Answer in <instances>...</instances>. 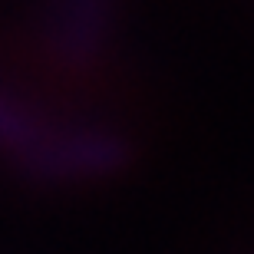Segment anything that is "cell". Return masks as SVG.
Segmentation results:
<instances>
[{
    "mask_svg": "<svg viewBox=\"0 0 254 254\" xmlns=\"http://www.w3.org/2000/svg\"><path fill=\"white\" fill-rule=\"evenodd\" d=\"M66 10H73V17H63L57 40L66 57H86L93 50V43L99 40L106 0H66Z\"/></svg>",
    "mask_w": 254,
    "mask_h": 254,
    "instance_id": "obj_2",
    "label": "cell"
},
{
    "mask_svg": "<svg viewBox=\"0 0 254 254\" xmlns=\"http://www.w3.org/2000/svg\"><path fill=\"white\" fill-rule=\"evenodd\" d=\"M43 139H47V135H43L37 119H33L13 96L0 93V145L13 149L20 155V162H23Z\"/></svg>",
    "mask_w": 254,
    "mask_h": 254,
    "instance_id": "obj_3",
    "label": "cell"
},
{
    "mask_svg": "<svg viewBox=\"0 0 254 254\" xmlns=\"http://www.w3.org/2000/svg\"><path fill=\"white\" fill-rule=\"evenodd\" d=\"M123 162V142L106 132H69L60 139H43L23 165L43 179H69L89 172H109Z\"/></svg>",
    "mask_w": 254,
    "mask_h": 254,
    "instance_id": "obj_1",
    "label": "cell"
}]
</instances>
